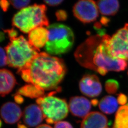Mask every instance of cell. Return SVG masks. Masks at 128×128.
I'll use <instances>...</instances> for the list:
<instances>
[{"mask_svg": "<svg viewBox=\"0 0 128 128\" xmlns=\"http://www.w3.org/2000/svg\"><path fill=\"white\" fill-rule=\"evenodd\" d=\"M110 38L103 30L88 38L74 52L76 61L83 67L102 76H105L109 71L124 70L127 67V62L114 58L109 53L108 46Z\"/></svg>", "mask_w": 128, "mask_h": 128, "instance_id": "1", "label": "cell"}, {"mask_svg": "<svg viewBox=\"0 0 128 128\" xmlns=\"http://www.w3.org/2000/svg\"><path fill=\"white\" fill-rule=\"evenodd\" d=\"M62 59L46 52L40 53L26 68L17 72L23 80L45 91H60L59 86L66 73Z\"/></svg>", "mask_w": 128, "mask_h": 128, "instance_id": "2", "label": "cell"}, {"mask_svg": "<svg viewBox=\"0 0 128 128\" xmlns=\"http://www.w3.org/2000/svg\"><path fill=\"white\" fill-rule=\"evenodd\" d=\"M10 42L5 48L8 64L17 72L26 68L37 55L40 50L32 46L23 36L10 39Z\"/></svg>", "mask_w": 128, "mask_h": 128, "instance_id": "3", "label": "cell"}, {"mask_svg": "<svg viewBox=\"0 0 128 128\" xmlns=\"http://www.w3.org/2000/svg\"><path fill=\"white\" fill-rule=\"evenodd\" d=\"M48 40L45 46L46 53L52 56L67 53L73 48L74 36L72 29L60 23L48 26Z\"/></svg>", "mask_w": 128, "mask_h": 128, "instance_id": "4", "label": "cell"}, {"mask_svg": "<svg viewBox=\"0 0 128 128\" xmlns=\"http://www.w3.org/2000/svg\"><path fill=\"white\" fill-rule=\"evenodd\" d=\"M46 13V7L45 5L34 4L15 14L12 18V24L25 33H28L38 27H48L49 22Z\"/></svg>", "mask_w": 128, "mask_h": 128, "instance_id": "5", "label": "cell"}, {"mask_svg": "<svg viewBox=\"0 0 128 128\" xmlns=\"http://www.w3.org/2000/svg\"><path fill=\"white\" fill-rule=\"evenodd\" d=\"M56 92L37 99L36 102L42 111L47 123L56 124L66 118L69 107L64 99L54 96Z\"/></svg>", "mask_w": 128, "mask_h": 128, "instance_id": "6", "label": "cell"}, {"mask_svg": "<svg viewBox=\"0 0 128 128\" xmlns=\"http://www.w3.org/2000/svg\"><path fill=\"white\" fill-rule=\"evenodd\" d=\"M108 48L112 58L128 61V23L110 37Z\"/></svg>", "mask_w": 128, "mask_h": 128, "instance_id": "7", "label": "cell"}, {"mask_svg": "<svg viewBox=\"0 0 128 128\" xmlns=\"http://www.w3.org/2000/svg\"><path fill=\"white\" fill-rule=\"evenodd\" d=\"M73 12L75 17L84 23L95 21L99 15L96 2L91 0L78 1L74 5Z\"/></svg>", "mask_w": 128, "mask_h": 128, "instance_id": "8", "label": "cell"}, {"mask_svg": "<svg viewBox=\"0 0 128 128\" xmlns=\"http://www.w3.org/2000/svg\"><path fill=\"white\" fill-rule=\"evenodd\" d=\"M79 86L82 94L89 97L98 96L102 92L100 80L95 74L84 75L80 80Z\"/></svg>", "mask_w": 128, "mask_h": 128, "instance_id": "9", "label": "cell"}, {"mask_svg": "<svg viewBox=\"0 0 128 128\" xmlns=\"http://www.w3.org/2000/svg\"><path fill=\"white\" fill-rule=\"evenodd\" d=\"M68 107L70 112L74 116L84 118L90 113L91 103L84 97L74 96L70 99Z\"/></svg>", "mask_w": 128, "mask_h": 128, "instance_id": "10", "label": "cell"}, {"mask_svg": "<svg viewBox=\"0 0 128 128\" xmlns=\"http://www.w3.org/2000/svg\"><path fill=\"white\" fill-rule=\"evenodd\" d=\"M23 113L17 104L9 102L4 104L0 109V117L7 124H15L22 116Z\"/></svg>", "mask_w": 128, "mask_h": 128, "instance_id": "11", "label": "cell"}, {"mask_svg": "<svg viewBox=\"0 0 128 128\" xmlns=\"http://www.w3.org/2000/svg\"><path fill=\"white\" fill-rule=\"evenodd\" d=\"M23 120L28 127H34L38 125L45 119L40 107L35 104L27 106L23 112Z\"/></svg>", "mask_w": 128, "mask_h": 128, "instance_id": "12", "label": "cell"}, {"mask_svg": "<svg viewBox=\"0 0 128 128\" xmlns=\"http://www.w3.org/2000/svg\"><path fill=\"white\" fill-rule=\"evenodd\" d=\"M108 119L98 112H90L82 120L81 128H107Z\"/></svg>", "mask_w": 128, "mask_h": 128, "instance_id": "13", "label": "cell"}, {"mask_svg": "<svg viewBox=\"0 0 128 128\" xmlns=\"http://www.w3.org/2000/svg\"><path fill=\"white\" fill-rule=\"evenodd\" d=\"M48 31L46 28L40 27L28 33V41L38 50L45 47L48 40Z\"/></svg>", "mask_w": 128, "mask_h": 128, "instance_id": "14", "label": "cell"}, {"mask_svg": "<svg viewBox=\"0 0 128 128\" xmlns=\"http://www.w3.org/2000/svg\"><path fill=\"white\" fill-rule=\"evenodd\" d=\"M16 84V79L10 71L0 69V96L8 94L12 91Z\"/></svg>", "mask_w": 128, "mask_h": 128, "instance_id": "15", "label": "cell"}, {"mask_svg": "<svg viewBox=\"0 0 128 128\" xmlns=\"http://www.w3.org/2000/svg\"><path fill=\"white\" fill-rule=\"evenodd\" d=\"M96 4L99 12L105 16L114 15L118 12L120 8L119 2L116 0H99Z\"/></svg>", "mask_w": 128, "mask_h": 128, "instance_id": "16", "label": "cell"}, {"mask_svg": "<svg viewBox=\"0 0 128 128\" xmlns=\"http://www.w3.org/2000/svg\"><path fill=\"white\" fill-rule=\"evenodd\" d=\"M45 91L37 86L28 84L20 88L16 94L30 98L31 99L40 98L45 96Z\"/></svg>", "mask_w": 128, "mask_h": 128, "instance_id": "17", "label": "cell"}, {"mask_svg": "<svg viewBox=\"0 0 128 128\" xmlns=\"http://www.w3.org/2000/svg\"><path fill=\"white\" fill-rule=\"evenodd\" d=\"M99 108L101 111L106 114H111L117 110L118 102L116 98L112 96L103 97L99 103Z\"/></svg>", "mask_w": 128, "mask_h": 128, "instance_id": "18", "label": "cell"}, {"mask_svg": "<svg viewBox=\"0 0 128 128\" xmlns=\"http://www.w3.org/2000/svg\"><path fill=\"white\" fill-rule=\"evenodd\" d=\"M112 128H128V104L117 110Z\"/></svg>", "mask_w": 128, "mask_h": 128, "instance_id": "19", "label": "cell"}, {"mask_svg": "<svg viewBox=\"0 0 128 128\" xmlns=\"http://www.w3.org/2000/svg\"><path fill=\"white\" fill-rule=\"evenodd\" d=\"M105 87L107 92L114 94L119 89V83L115 80L109 79L105 82Z\"/></svg>", "mask_w": 128, "mask_h": 128, "instance_id": "20", "label": "cell"}, {"mask_svg": "<svg viewBox=\"0 0 128 128\" xmlns=\"http://www.w3.org/2000/svg\"><path fill=\"white\" fill-rule=\"evenodd\" d=\"M10 4L12 5L14 8L16 9H23L28 7L30 2V0H10Z\"/></svg>", "mask_w": 128, "mask_h": 128, "instance_id": "21", "label": "cell"}, {"mask_svg": "<svg viewBox=\"0 0 128 128\" xmlns=\"http://www.w3.org/2000/svg\"><path fill=\"white\" fill-rule=\"evenodd\" d=\"M8 64V59L6 52L4 49L0 46V68Z\"/></svg>", "mask_w": 128, "mask_h": 128, "instance_id": "22", "label": "cell"}, {"mask_svg": "<svg viewBox=\"0 0 128 128\" xmlns=\"http://www.w3.org/2000/svg\"><path fill=\"white\" fill-rule=\"evenodd\" d=\"M56 16L58 20L60 21H63L67 18L68 14L66 11L63 10H59L56 12Z\"/></svg>", "mask_w": 128, "mask_h": 128, "instance_id": "23", "label": "cell"}, {"mask_svg": "<svg viewBox=\"0 0 128 128\" xmlns=\"http://www.w3.org/2000/svg\"><path fill=\"white\" fill-rule=\"evenodd\" d=\"M54 128H73V127L68 122L60 121L55 124Z\"/></svg>", "mask_w": 128, "mask_h": 128, "instance_id": "24", "label": "cell"}, {"mask_svg": "<svg viewBox=\"0 0 128 128\" xmlns=\"http://www.w3.org/2000/svg\"><path fill=\"white\" fill-rule=\"evenodd\" d=\"M4 32L8 34L10 39L18 37V32L14 28L5 30Z\"/></svg>", "mask_w": 128, "mask_h": 128, "instance_id": "25", "label": "cell"}, {"mask_svg": "<svg viewBox=\"0 0 128 128\" xmlns=\"http://www.w3.org/2000/svg\"><path fill=\"white\" fill-rule=\"evenodd\" d=\"M44 2L49 6H56L60 4L62 2L63 0H44Z\"/></svg>", "mask_w": 128, "mask_h": 128, "instance_id": "26", "label": "cell"}, {"mask_svg": "<svg viewBox=\"0 0 128 128\" xmlns=\"http://www.w3.org/2000/svg\"><path fill=\"white\" fill-rule=\"evenodd\" d=\"M10 4V3L9 1H7V0L0 1V7L4 12H6L7 10L9 7Z\"/></svg>", "mask_w": 128, "mask_h": 128, "instance_id": "27", "label": "cell"}, {"mask_svg": "<svg viewBox=\"0 0 128 128\" xmlns=\"http://www.w3.org/2000/svg\"><path fill=\"white\" fill-rule=\"evenodd\" d=\"M117 101L120 104L122 105H125V104L127 102V97L124 94H120L118 98Z\"/></svg>", "mask_w": 128, "mask_h": 128, "instance_id": "28", "label": "cell"}, {"mask_svg": "<svg viewBox=\"0 0 128 128\" xmlns=\"http://www.w3.org/2000/svg\"><path fill=\"white\" fill-rule=\"evenodd\" d=\"M14 96H14V99L16 102L18 103V104H21L24 101L23 98L21 96H20L19 94H15Z\"/></svg>", "mask_w": 128, "mask_h": 128, "instance_id": "29", "label": "cell"}, {"mask_svg": "<svg viewBox=\"0 0 128 128\" xmlns=\"http://www.w3.org/2000/svg\"><path fill=\"white\" fill-rule=\"evenodd\" d=\"M36 128H52V127H51L50 125H48V124H41L40 125H38V126H37Z\"/></svg>", "mask_w": 128, "mask_h": 128, "instance_id": "30", "label": "cell"}, {"mask_svg": "<svg viewBox=\"0 0 128 128\" xmlns=\"http://www.w3.org/2000/svg\"><path fill=\"white\" fill-rule=\"evenodd\" d=\"M2 17L1 13L0 12V28L2 27Z\"/></svg>", "mask_w": 128, "mask_h": 128, "instance_id": "31", "label": "cell"}, {"mask_svg": "<svg viewBox=\"0 0 128 128\" xmlns=\"http://www.w3.org/2000/svg\"><path fill=\"white\" fill-rule=\"evenodd\" d=\"M18 128H27V127L24 125L19 124H18Z\"/></svg>", "mask_w": 128, "mask_h": 128, "instance_id": "32", "label": "cell"}, {"mask_svg": "<svg viewBox=\"0 0 128 128\" xmlns=\"http://www.w3.org/2000/svg\"><path fill=\"white\" fill-rule=\"evenodd\" d=\"M2 121L0 119V128H2Z\"/></svg>", "mask_w": 128, "mask_h": 128, "instance_id": "33", "label": "cell"}, {"mask_svg": "<svg viewBox=\"0 0 128 128\" xmlns=\"http://www.w3.org/2000/svg\"></svg>", "mask_w": 128, "mask_h": 128, "instance_id": "34", "label": "cell"}, {"mask_svg": "<svg viewBox=\"0 0 128 128\" xmlns=\"http://www.w3.org/2000/svg\"></svg>", "mask_w": 128, "mask_h": 128, "instance_id": "35", "label": "cell"}]
</instances>
